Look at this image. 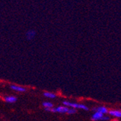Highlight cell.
Returning a JSON list of instances; mask_svg holds the SVG:
<instances>
[{
    "label": "cell",
    "mask_w": 121,
    "mask_h": 121,
    "mask_svg": "<svg viewBox=\"0 0 121 121\" xmlns=\"http://www.w3.org/2000/svg\"><path fill=\"white\" fill-rule=\"evenodd\" d=\"M43 106L45 108H49V109H52L53 108V104L52 103L49 102H43Z\"/></svg>",
    "instance_id": "10"
},
{
    "label": "cell",
    "mask_w": 121,
    "mask_h": 121,
    "mask_svg": "<svg viewBox=\"0 0 121 121\" xmlns=\"http://www.w3.org/2000/svg\"><path fill=\"white\" fill-rule=\"evenodd\" d=\"M35 31L34 30H29L28 33H27V34H26V36H27V39H29V40H31L34 38L35 36Z\"/></svg>",
    "instance_id": "7"
},
{
    "label": "cell",
    "mask_w": 121,
    "mask_h": 121,
    "mask_svg": "<svg viewBox=\"0 0 121 121\" xmlns=\"http://www.w3.org/2000/svg\"><path fill=\"white\" fill-rule=\"evenodd\" d=\"M63 104L66 107H70L71 108H75V109H84V110H88V109H89L88 107H86L84 104H78V103H73V102H70L68 101H64Z\"/></svg>",
    "instance_id": "1"
},
{
    "label": "cell",
    "mask_w": 121,
    "mask_h": 121,
    "mask_svg": "<svg viewBox=\"0 0 121 121\" xmlns=\"http://www.w3.org/2000/svg\"><path fill=\"white\" fill-rule=\"evenodd\" d=\"M112 121H118V120H113Z\"/></svg>",
    "instance_id": "13"
},
{
    "label": "cell",
    "mask_w": 121,
    "mask_h": 121,
    "mask_svg": "<svg viewBox=\"0 0 121 121\" xmlns=\"http://www.w3.org/2000/svg\"><path fill=\"white\" fill-rule=\"evenodd\" d=\"M69 110V107L66 106H59L55 108H52L51 112H59V113H68Z\"/></svg>",
    "instance_id": "2"
},
{
    "label": "cell",
    "mask_w": 121,
    "mask_h": 121,
    "mask_svg": "<svg viewBox=\"0 0 121 121\" xmlns=\"http://www.w3.org/2000/svg\"><path fill=\"white\" fill-rule=\"evenodd\" d=\"M109 115L115 117H121V110H115V109L109 110Z\"/></svg>",
    "instance_id": "5"
},
{
    "label": "cell",
    "mask_w": 121,
    "mask_h": 121,
    "mask_svg": "<svg viewBox=\"0 0 121 121\" xmlns=\"http://www.w3.org/2000/svg\"><path fill=\"white\" fill-rule=\"evenodd\" d=\"M5 100L9 103H14L17 101V99L15 96H7L5 98Z\"/></svg>",
    "instance_id": "9"
},
{
    "label": "cell",
    "mask_w": 121,
    "mask_h": 121,
    "mask_svg": "<svg viewBox=\"0 0 121 121\" xmlns=\"http://www.w3.org/2000/svg\"><path fill=\"white\" fill-rule=\"evenodd\" d=\"M43 96L47 97V98H50V99H54L57 96V95L55 94H54L52 92H49V91L43 93Z\"/></svg>",
    "instance_id": "8"
},
{
    "label": "cell",
    "mask_w": 121,
    "mask_h": 121,
    "mask_svg": "<svg viewBox=\"0 0 121 121\" xmlns=\"http://www.w3.org/2000/svg\"><path fill=\"white\" fill-rule=\"evenodd\" d=\"M94 110H95L96 112H99L104 115L105 114H107L109 113V111H108V109L107 107H103V106H100V107H96L94 109Z\"/></svg>",
    "instance_id": "4"
},
{
    "label": "cell",
    "mask_w": 121,
    "mask_h": 121,
    "mask_svg": "<svg viewBox=\"0 0 121 121\" xmlns=\"http://www.w3.org/2000/svg\"><path fill=\"white\" fill-rule=\"evenodd\" d=\"M11 89L15 90V91H20V92H24L26 91V89L23 87H21V86H15V85H12L10 86Z\"/></svg>",
    "instance_id": "6"
},
{
    "label": "cell",
    "mask_w": 121,
    "mask_h": 121,
    "mask_svg": "<svg viewBox=\"0 0 121 121\" xmlns=\"http://www.w3.org/2000/svg\"><path fill=\"white\" fill-rule=\"evenodd\" d=\"M102 121H109V120H110V117H109V116L104 115V117L102 118Z\"/></svg>",
    "instance_id": "12"
},
{
    "label": "cell",
    "mask_w": 121,
    "mask_h": 121,
    "mask_svg": "<svg viewBox=\"0 0 121 121\" xmlns=\"http://www.w3.org/2000/svg\"><path fill=\"white\" fill-rule=\"evenodd\" d=\"M104 117V114L99 112H95V113L92 115L91 120L94 121H98V120H102V118Z\"/></svg>",
    "instance_id": "3"
},
{
    "label": "cell",
    "mask_w": 121,
    "mask_h": 121,
    "mask_svg": "<svg viewBox=\"0 0 121 121\" xmlns=\"http://www.w3.org/2000/svg\"><path fill=\"white\" fill-rule=\"evenodd\" d=\"M76 112V109L75 108H69V110L67 114L68 115H73V114H75Z\"/></svg>",
    "instance_id": "11"
}]
</instances>
